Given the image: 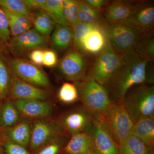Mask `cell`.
Here are the masks:
<instances>
[{
	"label": "cell",
	"instance_id": "cell-32",
	"mask_svg": "<svg viewBox=\"0 0 154 154\" xmlns=\"http://www.w3.org/2000/svg\"><path fill=\"white\" fill-rule=\"evenodd\" d=\"M67 139L66 134L63 135L38 149L34 154H59Z\"/></svg>",
	"mask_w": 154,
	"mask_h": 154
},
{
	"label": "cell",
	"instance_id": "cell-28",
	"mask_svg": "<svg viewBox=\"0 0 154 154\" xmlns=\"http://www.w3.org/2000/svg\"><path fill=\"white\" fill-rule=\"evenodd\" d=\"M12 77L7 61L2 54H0V100L8 98Z\"/></svg>",
	"mask_w": 154,
	"mask_h": 154
},
{
	"label": "cell",
	"instance_id": "cell-15",
	"mask_svg": "<svg viewBox=\"0 0 154 154\" xmlns=\"http://www.w3.org/2000/svg\"><path fill=\"white\" fill-rule=\"evenodd\" d=\"M13 101L21 115L30 120L50 118L52 115V105L45 101L34 99Z\"/></svg>",
	"mask_w": 154,
	"mask_h": 154
},
{
	"label": "cell",
	"instance_id": "cell-13",
	"mask_svg": "<svg viewBox=\"0 0 154 154\" xmlns=\"http://www.w3.org/2000/svg\"><path fill=\"white\" fill-rule=\"evenodd\" d=\"M93 116L83 107L66 113L57 120L65 134L72 136L90 131Z\"/></svg>",
	"mask_w": 154,
	"mask_h": 154
},
{
	"label": "cell",
	"instance_id": "cell-36",
	"mask_svg": "<svg viewBox=\"0 0 154 154\" xmlns=\"http://www.w3.org/2000/svg\"><path fill=\"white\" fill-rule=\"evenodd\" d=\"M57 63V56L55 51L52 49L45 50L43 51V65L48 67H53Z\"/></svg>",
	"mask_w": 154,
	"mask_h": 154
},
{
	"label": "cell",
	"instance_id": "cell-16",
	"mask_svg": "<svg viewBox=\"0 0 154 154\" xmlns=\"http://www.w3.org/2000/svg\"><path fill=\"white\" fill-rule=\"evenodd\" d=\"M13 126L2 129L4 141L9 142L27 149L30 143L32 120L23 117Z\"/></svg>",
	"mask_w": 154,
	"mask_h": 154
},
{
	"label": "cell",
	"instance_id": "cell-31",
	"mask_svg": "<svg viewBox=\"0 0 154 154\" xmlns=\"http://www.w3.org/2000/svg\"><path fill=\"white\" fill-rule=\"evenodd\" d=\"M58 97L61 102L64 103H73L79 98L76 87L71 83H64L59 91Z\"/></svg>",
	"mask_w": 154,
	"mask_h": 154
},
{
	"label": "cell",
	"instance_id": "cell-34",
	"mask_svg": "<svg viewBox=\"0 0 154 154\" xmlns=\"http://www.w3.org/2000/svg\"><path fill=\"white\" fill-rule=\"evenodd\" d=\"M8 20L0 6V41L7 45L11 38Z\"/></svg>",
	"mask_w": 154,
	"mask_h": 154
},
{
	"label": "cell",
	"instance_id": "cell-6",
	"mask_svg": "<svg viewBox=\"0 0 154 154\" xmlns=\"http://www.w3.org/2000/svg\"><path fill=\"white\" fill-rule=\"evenodd\" d=\"M101 114L118 145L131 134L134 122L122 101L111 102Z\"/></svg>",
	"mask_w": 154,
	"mask_h": 154
},
{
	"label": "cell",
	"instance_id": "cell-10",
	"mask_svg": "<svg viewBox=\"0 0 154 154\" xmlns=\"http://www.w3.org/2000/svg\"><path fill=\"white\" fill-rule=\"evenodd\" d=\"M63 134H66L57 120H52L50 118L32 120L28 148L30 151H36Z\"/></svg>",
	"mask_w": 154,
	"mask_h": 154
},
{
	"label": "cell",
	"instance_id": "cell-20",
	"mask_svg": "<svg viewBox=\"0 0 154 154\" xmlns=\"http://www.w3.org/2000/svg\"><path fill=\"white\" fill-rule=\"evenodd\" d=\"M131 134L149 148L152 149L154 145V116L144 117L134 122Z\"/></svg>",
	"mask_w": 154,
	"mask_h": 154
},
{
	"label": "cell",
	"instance_id": "cell-29",
	"mask_svg": "<svg viewBox=\"0 0 154 154\" xmlns=\"http://www.w3.org/2000/svg\"><path fill=\"white\" fill-rule=\"evenodd\" d=\"M42 11L47 12L56 24L69 27L64 16L63 0H46Z\"/></svg>",
	"mask_w": 154,
	"mask_h": 154
},
{
	"label": "cell",
	"instance_id": "cell-7",
	"mask_svg": "<svg viewBox=\"0 0 154 154\" xmlns=\"http://www.w3.org/2000/svg\"><path fill=\"white\" fill-rule=\"evenodd\" d=\"M124 60V56L115 51L109 42L94 62L91 77L100 85L106 87Z\"/></svg>",
	"mask_w": 154,
	"mask_h": 154
},
{
	"label": "cell",
	"instance_id": "cell-42",
	"mask_svg": "<svg viewBox=\"0 0 154 154\" xmlns=\"http://www.w3.org/2000/svg\"><path fill=\"white\" fill-rule=\"evenodd\" d=\"M148 154H154L153 152H152V151H151Z\"/></svg>",
	"mask_w": 154,
	"mask_h": 154
},
{
	"label": "cell",
	"instance_id": "cell-19",
	"mask_svg": "<svg viewBox=\"0 0 154 154\" xmlns=\"http://www.w3.org/2000/svg\"><path fill=\"white\" fill-rule=\"evenodd\" d=\"M62 152L64 154H94L90 131L79 133L71 136Z\"/></svg>",
	"mask_w": 154,
	"mask_h": 154
},
{
	"label": "cell",
	"instance_id": "cell-9",
	"mask_svg": "<svg viewBox=\"0 0 154 154\" xmlns=\"http://www.w3.org/2000/svg\"><path fill=\"white\" fill-rule=\"evenodd\" d=\"M90 132L94 154H119L118 145L102 114L93 115Z\"/></svg>",
	"mask_w": 154,
	"mask_h": 154
},
{
	"label": "cell",
	"instance_id": "cell-41",
	"mask_svg": "<svg viewBox=\"0 0 154 154\" xmlns=\"http://www.w3.org/2000/svg\"><path fill=\"white\" fill-rule=\"evenodd\" d=\"M5 45L2 42L0 41V54H2L3 51L5 50Z\"/></svg>",
	"mask_w": 154,
	"mask_h": 154
},
{
	"label": "cell",
	"instance_id": "cell-2",
	"mask_svg": "<svg viewBox=\"0 0 154 154\" xmlns=\"http://www.w3.org/2000/svg\"><path fill=\"white\" fill-rule=\"evenodd\" d=\"M74 49L83 56L98 55L109 43L105 22H78L72 29Z\"/></svg>",
	"mask_w": 154,
	"mask_h": 154
},
{
	"label": "cell",
	"instance_id": "cell-5",
	"mask_svg": "<svg viewBox=\"0 0 154 154\" xmlns=\"http://www.w3.org/2000/svg\"><path fill=\"white\" fill-rule=\"evenodd\" d=\"M76 86L84 107L92 115L102 114L111 103L105 87L91 76L77 83Z\"/></svg>",
	"mask_w": 154,
	"mask_h": 154
},
{
	"label": "cell",
	"instance_id": "cell-35",
	"mask_svg": "<svg viewBox=\"0 0 154 154\" xmlns=\"http://www.w3.org/2000/svg\"><path fill=\"white\" fill-rule=\"evenodd\" d=\"M4 154H31L27 149L22 146L4 141Z\"/></svg>",
	"mask_w": 154,
	"mask_h": 154
},
{
	"label": "cell",
	"instance_id": "cell-37",
	"mask_svg": "<svg viewBox=\"0 0 154 154\" xmlns=\"http://www.w3.org/2000/svg\"><path fill=\"white\" fill-rule=\"evenodd\" d=\"M28 10L31 11L42 10L46 2V0H23Z\"/></svg>",
	"mask_w": 154,
	"mask_h": 154
},
{
	"label": "cell",
	"instance_id": "cell-33",
	"mask_svg": "<svg viewBox=\"0 0 154 154\" xmlns=\"http://www.w3.org/2000/svg\"><path fill=\"white\" fill-rule=\"evenodd\" d=\"M0 6L11 12L23 14L31 18L32 14L23 0H0Z\"/></svg>",
	"mask_w": 154,
	"mask_h": 154
},
{
	"label": "cell",
	"instance_id": "cell-23",
	"mask_svg": "<svg viewBox=\"0 0 154 154\" xmlns=\"http://www.w3.org/2000/svg\"><path fill=\"white\" fill-rule=\"evenodd\" d=\"M31 21L34 30L47 38L52 33L56 25L52 17L42 10L32 13Z\"/></svg>",
	"mask_w": 154,
	"mask_h": 154
},
{
	"label": "cell",
	"instance_id": "cell-14",
	"mask_svg": "<svg viewBox=\"0 0 154 154\" xmlns=\"http://www.w3.org/2000/svg\"><path fill=\"white\" fill-rule=\"evenodd\" d=\"M9 99L13 100H34L46 101L49 93L44 89L38 88L20 80L12 75Z\"/></svg>",
	"mask_w": 154,
	"mask_h": 154
},
{
	"label": "cell",
	"instance_id": "cell-18",
	"mask_svg": "<svg viewBox=\"0 0 154 154\" xmlns=\"http://www.w3.org/2000/svg\"><path fill=\"white\" fill-rule=\"evenodd\" d=\"M137 3L122 1L110 3L103 11L105 20L112 22H126L129 19Z\"/></svg>",
	"mask_w": 154,
	"mask_h": 154
},
{
	"label": "cell",
	"instance_id": "cell-1",
	"mask_svg": "<svg viewBox=\"0 0 154 154\" xmlns=\"http://www.w3.org/2000/svg\"><path fill=\"white\" fill-rule=\"evenodd\" d=\"M124 56V63L105 87L118 101L122 100L131 88L143 85L149 78L148 62L141 58L134 52Z\"/></svg>",
	"mask_w": 154,
	"mask_h": 154
},
{
	"label": "cell",
	"instance_id": "cell-17",
	"mask_svg": "<svg viewBox=\"0 0 154 154\" xmlns=\"http://www.w3.org/2000/svg\"><path fill=\"white\" fill-rule=\"evenodd\" d=\"M133 24L146 33L153 30L154 6L152 3L138 2L128 20L126 21Z\"/></svg>",
	"mask_w": 154,
	"mask_h": 154
},
{
	"label": "cell",
	"instance_id": "cell-8",
	"mask_svg": "<svg viewBox=\"0 0 154 154\" xmlns=\"http://www.w3.org/2000/svg\"><path fill=\"white\" fill-rule=\"evenodd\" d=\"M7 63L12 74L25 82L42 89L50 85L46 72L31 61L17 57L10 59Z\"/></svg>",
	"mask_w": 154,
	"mask_h": 154
},
{
	"label": "cell",
	"instance_id": "cell-22",
	"mask_svg": "<svg viewBox=\"0 0 154 154\" xmlns=\"http://www.w3.org/2000/svg\"><path fill=\"white\" fill-rule=\"evenodd\" d=\"M2 8L8 20L11 36L13 37L18 36L31 29L33 25L30 17Z\"/></svg>",
	"mask_w": 154,
	"mask_h": 154
},
{
	"label": "cell",
	"instance_id": "cell-4",
	"mask_svg": "<svg viewBox=\"0 0 154 154\" xmlns=\"http://www.w3.org/2000/svg\"><path fill=\"white\" fill-rule=\"evenodd\" d=\"M121 101L133 122L144 117L154 116L153 86H136Z\"/></svg>",
	"mask_w": 154,
	"mask_h": 154
},
{
	"label": "cell",
	"instance_id": "cell-30",
	"mask_svg": "<svg viewBox=\"0 0 154 154\" xmlns=\"http://www.w3.org/2000/svg\"><path fill=\"white\" fill-rule=\"evenodd\" d=\"M63 5L65 18L69 27L73 29L79 22V1L63 0Z\"/></svg>",
	"mask_w": 154,
	"mask_h": 154
},
{
	"label": "cell",
	"instance_id": "cell-43",
	"mask_svg": "<svg viewBox=\"0 0 154 154\" xmlns=\"http://www.w3.org/2000/svg\"><path fill=\"white\" fill-rule=\"evenodd\" d=\"M0 101H1V100H0Z\"/></svg>",
	"mask_w": 154,
	"mask_h": 154
},
{
	"label": "cell",
	"instance_id": "cell-39",
	"mask_svg": "<svg viewBox=\"0 0 154 154\" xmlns=\"http://www.w3.org/2000/svg\"><path fill=\"white\" fill-rule=\"evenodd\" d=\"M89 5L94 8L99 10L105 5L107 1L104 0H86L85 1Z\"/></svg>",
	"mask_w": 154,
	"mask_h": 154
},
{
	"label": "cell",
	"instance_id": "cell-40",
	"mask_svg": "<svg viewBox=\"0 0 154 154\" xmlns=\"http://www.w3.org/2000/svg\"><path fill=\"white\" fill-rule=\"evenodd\" d=\"M4 140L2 135V130L0 129V154H4Z\"/></svg>",
	"mask_w": 154,
	"mask_h": 154
},
{
	"label": "cell",
	"instance_id": "cell-27",
	"mask_svg": "<svg viewBox=\"0 0 154 154\" xmlns=\"http://www.w3.org/2000/svg\"><path fill=\"white\" fill-rule=\"evenodd\" d=\"M79 22L85 23H101V11L89 5L85 1H79Z\"/></svg>",
	"mask_w": 154,
	"mask_h": 154
},
{
	"label": "cell",
	"instance_id": "cell-12",
	"mask_svg": "<svg viewBox=\"0 0 154 154\" xmlns=\"http://www.w3.org/2000/svg\"><path fill=\"white\" fill-rule=\"evenodd\" d=\"M48 44L47 38L34 29H30L18 36L12 37L7 45L12 54L18 56L30 51L45 48Z\"/></svg>",
	"mask_w": 154,
	"mask_h": 154
},
{
	"label": "cell",
	"instance_id": "cell-25",
	"mask_svg": "<svg viewBox=\"0 0 154 154\" xmlns=\"http://www.w3.org/2000/svg\"><path fill=\"white\" fill-rule=\"evenodd\" d=\"M134 52L148 62L154 60V39L152 31L146 33L138 40L135 46Z\"/></svg>",
	"mask_w": 154,
	"mask_h": 154
},
{
	"label": "cell",
	"instance_id": "cell-3",
	"mask_svg": "<svg viewBox=\"0 0 154 154\" xmlns=\"http://www.w3.org/2000/svg\"><path fill=\"white\" fill-rule=\"evenodd\" d=\"M104 22L110 45L122 56L134 52L137 42L147 33L127 22H112L105 20Z\"/></svg>",
	"mask_w": 154,
	"mask_h": 154
},
{
	"label": "cell",
	"instance_id": "cell-24",
	"mask_svg": "<svg viewBox=\"0 0 154 154\" xmlns=\"http://www.w3.org/2000/svg\"><path fill=\"white\" fill-rule=\"evenodd\" d=\"M21 113L14 101L9 98L5 99L0 106V129L13 126L21 119Z\"/></svg>",
	"mask_w": 154,
	"mask_h": 154
},
{
	"label": "cell",
	"instance_id": "cell-21",
	"mask_svg": "<svg viewBox=\"0 0 154 154\" xmlns=\"http://www.w3.org/2000/svg\"><path fill=\"white\" fill-rule=\"evenodd\" d=\"M72 29L69 26L56 24L51 37V45L53 49L63 51L72 44Z\"/></svg>",
	"mask_w": 154,
	"mask_h": 154
},
{
	"label": "cell",
	"instance_id": "cell-11",
	"mask_svg": "<svg viewBox=\"0 0 154 154\" xmlns=\"http://www.w3.org/2000/svg\"><path fill=\"white\" fill-rule=\"evenodd\" d=\"M57 64L59 71L69 81L78 83L87 77V61L74 48L69 49Z\"/></svg>",
	"mask_w": 154,
	"mask_h": 154
},
{
	"label": "cell",
	"instance_id": "cell-26",
	"mask_svg": "<svg viewBox=\"0 0 154 154\" xmlns=\"http://www.w3.org/2000/svg\"><path fill=\"white\" fill-rule=\"evenodd\" d=\"M119 154H148L151 149L131 134L118 145Z\"/></svg>",
	"mask_w": 154,
	"mask_h": 154
},
{
	"label": "cell",
	"instance_id": "cell-38",
	"mask_svg": "<svg viewBox=\"0 0 154 154\" xmlns=\"http://www.w3.org/2000/svg\"><path fill=\"white\" fill-rule=\"evenodd\" d=\"M43 51L42 49H36L31 51L29 57L31 62L38 66L43 65Z\"/></svg>",
	"mask_w": 154,
	"mask_h": 154
}]
</instances>
